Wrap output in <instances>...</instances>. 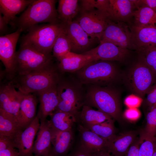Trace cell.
I'll return each instance as SVG.
<instances>
[{"label": "cell", "instance_id": "cell-41", "mask_svg": "<svg viewBox=\"0 0 156 156\" xmlns=\"http://www.w3.org/2000/svg\"><path fill=\"white\" fill-rule=\"evenodd\" d=\"M140 115V112L136 108H129L126 110L124 113L125 117L131 120L137 119L139 117Z\"/></svg>", "mask_w": 156, "mask_h": 156}, {"label": "cell", "instance_id": "cell-29", "mask_svg": "<svg viewBox=\"0 0 156 156\" xmlns=\"http://www.w3.org/2000/svg\"><path fill=\"white\" fill-rule=\"evenodd\" d=\"M16 118L0 109V136L14 139L21 130Z\"/></svg>", "mask_w": 156, "mask_h": 156}, {"label": "cell", "instance_id": "cell-14", "mask_svg": "<svg viewBox=\"0 0 156 156\" xmlns=\"http://www.w3.org/2000/svg\"><path fill=\"white\" fill-rule=\"evenodd\" d=\"M129 54L128 49L123 48L108 42H100L95 48L81 54L90 56L93 61H124Z\"/></svg>", "mask_w": 156, "mask_h": 156}, {"label": "cell", "instance_id": "cell-35", "mask_svg": "<svg viewBox=\"0 0 156 156\" xmlns=\"http://www.w3.org/2000/svg\"><path fill=\"white\" fill-rule=\"evenodd\" d=\"M138 156H153L156 146V139L140 134Z\"/></svg>", "mask_w": 156, "mask_h": 156}, {"label": "cell", "instance_id": "cell-26", "mask_svg": "<svg viewBox=\"0 0 156 156\" xmlns=\"http://www.w3.org/2000/svg\"><path fill=\"white\" fill-rule=\"evenodd\" d=\"M48 120L49 127L53 132H61L72 129L75 123L77 122L74 115L64 112L55 110L50 116Z\"/></svg>", "mask_w": 156, "mask_h": 156}, {"label": "cell", "instance_id": "cell-23", "mask_svg": "<svg viewBox=\"0 0 156 156\" xmlns=\"http://www.w3.org/2000/svg\"><path fill=\"white\" fill-rule=\"evenodd\" d=\"M57 64L60 72L65 73L76 72L89 63L93 61L87 55L78 54L70 52L57 60Z\"/></svg>", "mask_w": 156, "mask_h": 156}, {"label": "cell", "instance_id": "cell-24", "mask_svg": "<svg viewBox=\"0 0 156 156\" xmlns=\"http://www.w3.org/2000/svg\"><path fill=\"white\" fill-rule=\"evenodd\" d=\"M51 154L54 156H66L73 144L74 134L73 129L61 132H53Z\"/></svg>", "mask_w": 156, "mask_h": 156}, {"label": "cell", "instance_id": "cell-31", "mask_svg": "<svg viewBox=\"0 0 156 156\" xmlns=\"http://www.w3.org/2000/svg\"><path fill=\"white\" fill-rule=\"evenodd\" d=\"M71 50L70 42L63 27V30L57 37L53 46V56L58 60L71 52Z\"/></svg>", "mask_w": 156, "mask_h": 156}, {"label": "cell", "instance_id": "cell-11", "mask_svg": "<svg viewBox=\"0 0 156 156\" xmlns=\"http://www.w3.org/2000/svg\"><path fill=\"white\" fill-rule=\"evenodd\" d=\"M99 41L111 42L123 48L134 49L130 28L123 22L109 20Z\"/></svg>", "mask_w": 156, "mask_h": 156}, {"label": "cell", "instance_id": "cell-43", "mask_svg": "<svg viewBox=\"0 0 156 156\" xmlns=\"http://www.w3.org/2000/svg\"><path fill=\"white\" fill-rule=\"evenodd\" d=\"M0 156H20L15 148L10 147L0 151Z\"/></svg>", "mask_w": 156, "mask_h": 156}, {"label": "cell", "instance_id": "cell-36", "mask_svg": "<svg viewBox=\"0 0 156 156\" xmlns=\"http://www.w3.org/2000/svg\"><path fill=\"white\" fill-rule=\"evenodd\" d=\"M140 53L141 58L156 75V47H149Z\"/></svg>", "mask_w": 156, "mask_h": 156}, {"label": "cell", "instance_id": "cell-34", "mask_svg": "<svg viewBox=\"0 0 156 156\" xmlns=\"http://www.w3.org/2000/svg\"><path fill=\"white\" fill-rule=\"evenodd\" d=\"M81 10H88L96 9L105 14L107 17L109 6V0H81Z\"/></svg>", "mask_w": 156, "mask_h": 156}, {"label": "cell", "instance_id": "cell-6", "mask_svg": "<svg viewBox=\"0 0 156 156\" xmlns=\"http://www.w3.org/2000/svg\"><path fill=\"white\" fill-rule=\"evenodd\" d=\"M77 79L83 85L102 86L111 84L116 80L118 71L110 61H92L76 72Z\"/></svg>", "mask_w": 156, "mask_h": 156}, {"label": "cell", "instance_id": "cell-2", "mask_svg": "<svg viewBox=\"0 0 156 156\" xmlns=\"http://www.w3.org/2000/svg\"><path fill=\"white\" fill-rule=\"evenodd\" d=\"M56 2L55 0H34L11 25L23 31L40 23L61 22L55 8Z\"/></svg>", "mask_w": 156, "mask_h": 156}, {"label": "cell", "instance_id": "cell-12", "mask_svg": "<svg viewBox=\"0 0 156 156\" xmlns=\"http://www.w3.org/2000/svg\"><path fill=\"white\" fill-rule=\"evenodd\" d=\"M62 23L64 31L70 42L71 52L82 54L91 49L94 40L90 37L76 20Z\"/></svg>", "mask_w": 156, "mask_h": 156}, {"label": "cell", "instance_id": "cell-37", "mask_svg": "<svg viewBox=\"0 0 156 156\" xmlns=\"http://www.w3.org/2000/svg\"><path fill=\"white\" fill-rule=\"evenodd\" d=\"M144 101V105L150 109L156 104V83L152 86L147 92Z\"/></svg>", "mask_w": 156, "mask_h": 156}, {"label": "cell", "instance_id": "cell-15", "mask_svg": "<svg viewBox=\"0 0 156 156\" xmlns=\"http://www.w3.org/2000/svg\"><path fill=\"white\" fill-rule=\"evenodd\" d=\"M40 119L36 116L26 128L22 130L14 139L20 156H34L32 150L34 139L40 126Z\"/></svg>", "mask_w": 156, "mask_h": 156}, {"label": "cell", "instance_id": "cell-5", "mask_svg": "<svg viewBox=\"0 0 156 156\" xmlns=\"http://www.w3.org/2000/svg\"><path fill=\"white\" fill-rule=\"evenodd\" d=\"M53 59L51 53H43L27 44L21 43L16 53L11 79L16 75H26L47 68L54 63Z\"/></svg>", "mask_w": 156, "mask_h": 156}, {"label": "cell", "instance_id": "cell-13", "mask_svg": "<svg viewBox=\"0 0 156 156\" xmlns=\"http://www.w3.org/2000/svg\"><path fill=\"white\" fill-rule=\"evenodd\" d=\"M3 80L0 84V109L16 118L19 110L22 93L16 90L9 81Z\"/></svg>", "mask_w": 156, "mask_h": 156}, {"label": "cell", "instance_id": "cell-18", "mask_svg": "<svg viewBox=\"0 0 156 156\" xmlns=\"http://www.w3.org/2000/svg\"><path fill=\"white\" fill-rule=\"evenodd\" d=\"M37 101L36 96L31 93H22L19 110L16 119L23 130L30 125L36 116Z\"/></svg>", "mask_w": 156, "mask_h": 156}, {"label": "cell", "instance_id": "cell-38", "mask_svg": "<svg viewBox=\"0 0 156 156\" xmlns=\"http://www.w3.org/2000/svg\"><path fill=\"white\" fill-rule=\"evenodd\" d=\"M10 147H16L14 140L8 137L0 136V151Z\"/></svg>", "mask_w": 156, "mask_h": 156}, {"label": "cell", "instance_id": "cell-48", "mask_svg": "<svg viewBox=\"0 0 156 156\" xmlns=\"http://www.w3.org/2000/svg\"><path fill=\"white\" fill-rule=\"evenodd\" d=\"M54 156L52 154H50L49 156Z\"/></svg>", "mask_w": 156, "mask_h": 156}, {"label": "cell", "instance_id": "cell-44", "mask_svg": "<svg viewBox=\"0 0 156 156\" xmlns=\"http://www.w3.org/2000/svg\"><path fill=\"white\" fill-rule=\"evenodd\" d=\"M8 24L5 21L2 15L0 14V32L2 34L5 32L7 30Z\"/></svg>", "mask_w": 156, "mask_h": 156}, {"label": "cell", "instance_id": "cell-27", "mask_svg": "<svg viewBox=\"0 0 156 156\" xmlns=\"http://www.w3.org/2000/svg\"><path fill=\"white\" fill-rule=\"evenodd\" d=\"M112 119L110 116L101 111L94 110L90 106L84 105L80 112L78 121H80L81 124L87 128Z\"/></svg>", "mask_w": 156, "mask_h": 156}, {"label": "cell", "instance_id": "cell-19", "mask_svg": "<svg viewBox=\"0 0 156 156\" xmlns=\"http://www.w3.org/2000/svg\"><path fill=\"white\" fill-rule=\"evenodd\" d=\"M57 85L44 90L36 93L39 97L40 102L39 109L37 115L40 122H44L56 109L59 103Z\"/></svg>", "mask_w": 156, "mask_h": 156}, {"label": "cell", "instance_id": "cell-40", "mask_svg": "<svg viewBox=\"0 0 156 156\" xmlns=\"http://www.w3.org/2000/svg\"><path fill=\"white\" fill-rule=\"evenodd\" d=\"M140 138L137 137L129 148L125 156H138Z\"/></svg>", "mask_w": 156, "mask_h": 156}, {"label": "cell", "instance_id": "cell-20", "mask_svg": "<svg viewBox=\"0 0 156 156\" xmlns=\"http://www.w3.org/2000/svg\"><path fill=\"white\" fill-rule=\"evenodd\" d=\"M138 133L137 131H131L116 135L108 140V151L114 156H125Z\"/></svg>", "mask_w": 156, "mask_h": 156}, {"label": "cell", "instance_id": "cell-39", "mask_svg": "<svg viewBox=\"0 0 156 156\" xmlns=\"http://www.w3.org/2000/svg\"><path fill=\"white\" fill-rule=\"evenodd\" d=\"M141 99L136 95H131L126 98L125 102L129 108H136L141 103Z\"/></svg>", "mask_w": 156, "mask_h": 156}, {"label": "cell", "instance_id": "cell-42", "mask_svg": "<svg viewBox=\"0 0 156 156\" xmlns=\"http://www.w3.org/2000/svg\"><path fill=\"white\" fill-rule=\"evenodd\" d=\"M66 156H90L79 145L75 148L73 150Z\"/></svg>", "mask_w": 156, "mask_h": 156}, {"label": "cell", "instance_id": "cell-7", "mask_svg": "<svg viewBox=\"0 0 156 156\" xmlns=\"http://www.w3.org/2000/svg\"><path fill=\"white\" fill-rule=\"evenodd\" d=\"M63 27L61 22L36 25L23 36L21 43L27 44L43 53H51L54 44Z\"/></svg>", "mask_w": 156, "mask_h": 156}, {"label": "cell", "instance_id": "cell-47", "mask_svg": "<svg viewBox=\"0 0 156 156\" xmlns=\"http://www.w3.org/2000/svg\"><path fill=\"white\" fill-rule=\"evenodd\" d=\"M153 156H156V146L155 147Z\"/></svg>", "mask_w": 156, "mask_h": 156}, {"label": "cell", "instance_id": "cell-30", "mask_svg": "<svg viewBox=\"0 0 156 156\" xmlns=\"http://www.w3.org/2000/svg\"><path fill=\"white\" fill-rule=\"evenodd\" d=\"M134 25L142 26L147 25L156 26V12L151 8L143 5L134 11Z\"/></svg>", "mask_w": 156, "mask_h": 156}, {"label": "cell", "instance_id": "cell-17", "mask_svg": "<svg viewBox=\"0 0 156 156\" xmlns=\"http://www.w3.org/2000/svg\"><path fill=\"white\" fill-rule=\"evenodd\" d=\"M78 129L80 136L79 146L90 156L107 150V140L100 137L81 124L78 125Z\"/></svg>", "mask_w": 156, "mask_h": 156}, {"label": "cell", "instance_id": "cell-1", "mask_svg": "<svg viewBox=\"0 0 156 156\" xmlns=\"http://www.w3.org/2000/svg\"><path fill=\"white\" fill-rule=\"evenodd\" d=\"M83 85L77 78L66 77L61 73L57 86L59 103L55 110L71 114L78 121L85 99L86 91Z\"/></svg>", "mask_w": 156, "mask_h": 156}, {"label": "cell", "instance_id": "cell-22", "mask_svg": "<svg viewBox=\"0 0 156 156\" xmlns=\"http://www.w3.org/2000/svg\"><path fill=\"white\" fill-rule=\"evenodd\" d=\"M52 130L47 119L40 122L37 133L36 139L34 142L32 151L34 155L48 156L51 153L52 147Z\"/></svg>", "mask_w": 156, "mask_h": 156}, {"label": "cell", "instance_id": "cell-45", "mask_svg": "<svg viewBox=\"0 0 156 156\" xmlns=\"http://www.w3.org/2000/svg\"><path fill=\"white\" fill-rule=\"evenodd\" d=\"M143 5L151 8L156 12V0H141Z\"/></svg>", "mask_w": 156, "mask_h": 156}, {"label": "cell", "instance_id": "cell-49", "mask_svg": "<svg viewBox=\"0 0 156 156\" xmlns=\"http://www.w3.org/2000/svg\"><path fill=\"white\" fill-rule=\"evenodd\" d=\"M34 156H36V155H34Z\"/></svg>", "mask_w": 156, "mask_h": 156}, {"label": "cell", "instance_id": "cell-10", "mask_svg": "<svg viewBox=\"0 0 156 156\" xmlns=\"http://www.w3.org/2000/svg\"><path fill=\"white\" fill-rule=\"evenodd\" d=\"M23 31L20 29L12 33L0 37V59L5 67L3 78L10 80L12 76L18 40Z\"/></svg>", "mask_w": 156, "mask_h": 156}, {"label": "cell", "instance_id": "cell-33", "mask_svg": "<svg viewBox=\"0 0 156 156\" xmlns=\"http://www.w3.org/2000/svg\"><path fill=\"white\" fill-rule=\"evenodd\" d=\"M146 116L145 128L140 134L153 139H156V104L148 109Z\"/></svg>", "mask_w": 156, "mask_h": 156}, {"label": "cell", "instance_id": "cell-16", "mask_svg": "<svg viewBox=\"0 0 156 156\" xmlns=\"http://www.w3.org/2000/svg\"><path fill=\"white\" fill-rule=\"evenodd\" d=\"M130 28L133 49L139 53L149 47H156V26L133 25Z\"/></svg>", "mask_w": 156, "mask_h": 156}, {"label": "cell", "instance_id": "cell-4", "mask_svg": "<svg viewBox=\"0 0 156 156\" xmlns=\"http://www.w3.org/2000/svg\"><path fill=\"white\" fill-rule=\"evenodd\" d=\"M89 85L86 90L84 105L96 108L114 120L120 121V103L117 92L109 87Z\"/></svg>", "mask_w": 156, "mask_h": 156}, {"label": "cell", "instance_id": "cell-9", "mask_svg": "<svg viewBox=\"0 0 156 156\" xmlns=\"http://www.w3.org/2000/svg\"><path fill=\"white\" fill-rule=\"evenodd\" d=\"M76 20L92 39H100L109 19L106 15L96 9L83 10Z\"/></svg>", "mask_w": 156, "mask_h": 156}, {"label": "cell", "instance_id": "cell-21", "mask_svg": "<svg viewBox=\"0 0 156 156\" xmlns=\"http://www.w3.org/2000/svg\"><path fill=\"white\" fill-rule=\"evenodd\" d=\"M107 12L109 19L114 22L128 21L133 17L135 9L131 0H109Z\"/></svg>", "mask_w": 156, "mask_h": 156}, {"label": "cell", "instance_id": "cell-46", "mask_svg": "<svg viewBox=\"0 0 156 156\" xmlns=\"http://www.w3.org/2000/svg\"><path fill=\"white\" fill-rule=\"evenodd\" d=\"M90 156H114L107 150L103 151L92 155Z\"/></svg>", "mask_w": 156, "mask_h": 156}, {"label": "cell", "instance_id": "cell-8", "mask_svg": "<svg viewBox=\"0 0 156 156\" xmlns=\"http://www.w3.org/2000/svg\"><path fill=\"white\" fill-rule=\"evenodd\" d=\"M156 75L142 58L130 69L126 82L136 95L144 98L155 81Z\"/></svg>", "mask_w": 156, "mask_h": 156}, {"label": "cell", "instance_id": "cell-28", "mask_svg": "<svg viewBox=\"0 0 156 156\" xmlns=\"http://www.w3.org/2000/svg\"><path fill=\"white\" fill-rule=\"evenodd\" d=\"M78 0H59L57 9L58 18L62 23L72 21L81 8Z\"/></svg>", "mask_w": 156, "mask_h": 156}, {"label": "cell", "instance_id": "cell-25", "mask_svg": "<svg viewBox=\"0 0 156 156\" xmlns=\"http://www.w3.org/2000/svg\"><path fill=\"white\" fill-rule=\"evenodd\" d=\"M34 0H0V12L8 24L15 19L16 14L28 7Z\"/></svg>", "mask_w": 156, "mask_h": 156}, {"label": "cell", "instance_id": "cell-32", "mask_svg": "<svg viewBox=\"0 0 156 156\" xmlns=\"http://www.w3.org/2000/svg\"><path fill=\"white\" fill-rule=\"evenodd\" d=\"M86 128L107 140L116 135L114 120L113 119L99 124L90 126Z\"/></svg>", "mask_w": 156, "mask_h": 156}, {"label": "cell", "instance_id": "cell-3", "mask_svg": "<svg viewBox=\"0 0 156 156\" xmlns=\"http://www.w3.org/2000/svg\"><path fill=\"white\" fill-rule=\"evenodd\" d=\"M61 73L54 63L44 69L8 80L24 94L36 93L56 85Z\"/></svg>", "mask_w": 156, "mask_h": 156}]
</instances>
